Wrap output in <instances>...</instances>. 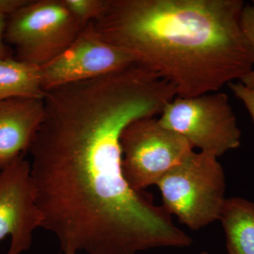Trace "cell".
<instances>
[{
  "label": "cell",
  "instance_id": "obj_16",
  "mask_svg": "<svg viewBox=\"0 0 254 254\" xmlns=\"http://www.w3.org/2000/svg\"><path fill=\"white\" fill-rule=\"evenodd\" d=\"M28 1L29 0H0V13L9 16Z\"/></svg>",
  "mask_w": 254,
  "mask_h": 254
},
{
  "label": "cell",
  "instance_id": "obj_8",
  "mask_svg": "<svg viewBox=\"0 0 254 254\" xmlns=\"http://www.w3.org/2000/svg\"><path fill=\"white\" fill-rule=\"evenodd\" d=\"M42 225L31 164L21 155L0 170V241L11 237L7 254L28 250L33 232Z\"/></svg>",
  "mask_w": 254,
  "mask_h": 254
},
{
  "label": "cell",
  "instance_id": "obj_14",
  "mask_svg": "<svg viewBox=\"0 0 254 254\" xmlns=\"http://www.w3.org/2000/svg\"><path fill=\"white\" fill-rule=\"evenodd\" d=\"M228 87L235 97L244 103L254 123V88L245 86L240 81L231 82Z\"/></svg>",
  "mask_w": 254,
  "mask_h": 254
},
{
  "label": "cell",
  "instance_id": "obj_4",
  "mask_svg": "<svg viewBox=\"0 0 254 254\" xmlns=\"http://www.w3.org/2000/svg\"><path fill=\"white\" fill-rule=\"evenodd\" d=\"M85 26L64 0H29L7 16L4 40L15 47V59L42 67L71 46Z\"/></svg>",
  "mask_w": 254,
  "mask_h": 254
},
{
  "label": "cell",
  "instance_id": "obj_12",
  "mask_svg": "<svg viewBox=\"0 0 254 254\" xmlns=\"http://www.w3.org/2000/svg\"><path fill=\"white\" fill-rule=\"evenodd\" d=\"M64 2L85 26L100 17L106 7L108 0H64Z\"/></svg>",
  "mask_w": 254,
  "mask_h": 254
},
{
  "label": "cell",
  "instance_id": "obj_6",
  "mask_svg": "<svg viewBox=\"0 0 254 254\" xmlns=\"http://www.w3.org/2000/svg\"><path fill=\"white\" fill-rule=\"evenodd\" d=\"M122 170L135 190L156 185L193 151L186 138L167 129L155 117L138 119L120 136Z\"/></svg>",
  "mask_w": 254,
  "mask_h": 254
},
{
  "label": "cell",
  "instance_id": "obj_10",
  "mask_svg": "<svg viewBox=\"0 0 254 254\" xmlns=\"http://www.w3.org/2000/svg\"><path fill=\"white\" fill-rule=\"evenodd\" d=\"M228 254H254V203L240 197L227 198L220 218Z\"/></svg>",
  "mask_w": 254,
  "mask_h": 254
},
{
  "label": "cell",
  "instance_id": "obj_7",
  "mask_svg": "<svg viewBox=\"0 0 254 254\" xmlns=\"http://www.w3.org/2000/svg\"><path fill=\"white\" fill-rule=\"evenodd\" d=\"M138 64L131 55L103 41L92 22L62 54L42 66L45 92L55 87L86 81Z\"/></svg>",
  "mask_w": 254,
  "mask_h": 254
},
{
  "label": "cell",
  "instance_id": "obj_11",
  "mask_svg": "<svg viewBox=\"0 0 254 254\" xmlns=\"http://www.w3.org/2000/svg\"><path fill=\"white\" fill-rule=\"evenodd\" d=\"M44 95L41 67L13 58L0 59V100Z\"/></svg>",
  "mask_w": 254,
  "mask_h": 254
},
{
  "label": "cell",
  "instance_id": "obj_2",
  "mask_svg": "<svg viewBox=\"0 0 254 254\" xmlns=\"http://www.w3.org/2000/svg\"><path fill=\"white\" fill-rule=\"evenodd\" d=\"M242 0H108L92 22L103 41L171 83L177 96L218 92L254 68Z\"/></svg>",
  "mask_w": 254,
  "mask_h": 254
},
{
  "label": "cell",
  "instance_id": "obj_15",
  "mask_svg": "<svg viewBox=\"0 0 254 254\" xmlns=\"http://www.w3.org/2000/svg\"><path fill=\"white\" fill-rule=\"evenodd\" d=\"M7 16V15L0 13V59L13 58L12 50L4 40L5 28Z\"/></svg>",
  "mask_w": 254,
  "mask_h": 254
},
{
  "label": "cell",
  "instance_id": "obj_13",
  "mask_svg": "<svg viewBox=\"0 0 254 254\" xmlns=\"http://www.w3.org/2000/svg\"><path fill=\"white\" fill-rule=\"evenodd\" d=\"M242 33L254 52V1L252 4L245 5L240 16Z\"/></svg>",
  "mask_w": 254,
  "mask_h": 254
},
{
  "label": "cell",
  "instance_id": "obj_19",
  "mask_svg": "<svg viewBox=\"0 0 254 254\" xmlns=\"http://www.w3.org/2000/svg\"></svg>",
  "mask_w": 254,
  "mask_h": 254
},
{
  "label": "cell",
  "instance_id": "obj_1",
  "mask_svg": "<svg viewBox=\"0 0 254 254\" xmlns=\"http://www.w3.org/2000/svg\"><path fill=\"white\" fill-rule=\"evenodd\" d=\"M43 102L28 152L42 227L64 253L137 254L193 244L153 194L133 190L123 175L122 132L155 114L146 91L104 76L50 89Z\"/></svg>",
  "mask_w": 254,
  "mask_h": 254
},
{
  "label": "cell",
  "instance_id": "obj_3",
  "mask_svg": "<svg viewBox=\"0 0 254 254\" xmlns=\"http://www.w3.org/2000/svg\"><path fill=\"white\" fill-rule=\"evenodd\" d=\"M163 205L180 223L199 230L220 220L225 204L226 179L218 158L192 151L157 184Z\"/></svg>",
  "mask_w": 254,
  "mask_h": 254
},
{
  "label": "cell",
  "instance_id": "obj_18",
  "mask_svg": "<svg viewBox=\"0 0 254 254\" xmlns=\"http://www.w3.org/2000/svg\"><path fill=\"white\" fill-rule=\"evenodd\" d=\"M200 254H210L208 253V252H202L201 253H200Z\"/></svg>",
  "mask_w": 254,
  "mask_h": 254
},
{
  "label": "cell",
  "instance_id": "obj_17",
  "mask_svg": "<svg viewBox=\"0 0 254 254\" xmlns=\"http://www.w3.org/2000/svg\"><path fill=\"white\" fill-rule=\"evenodd\" d=\"M242 84L250 88H254V68L240 80Z\"/></svg>",
  "mask_w": 254,
  "mask_h": 254
},
{
  "label": "cell",
  "instance_id": "obj_9",
  "mask_svg": "<svg viewBox=\"0 0 254 254\" xmlns=\"http://www.w3.org/2000/svg\"><path fill=\"white\" fill-rule=\"evenodd\" d=\"M44 114L43 99L0 100V170L28 151Z\"/></svg>",
  "mask_w": 254,
  "mask_h": 254
},
{
  "label": "cell",
  "instance_id": "obj_5",
  "mask_svg": "<svg viewBox=\"0 0 254 254\" xmlns=\"http://www.w3.org/2000/svg\"><path fill=\"white\" fill-rule=\"evenodd\" d=\"M158 119L162 126L186 138L193 148L217 158L241 144L242 131L228 96L224 93L177 96Z\"/></svg>",
  "mask_w": 254,
  "mask_h": 254
}]
</instances>
